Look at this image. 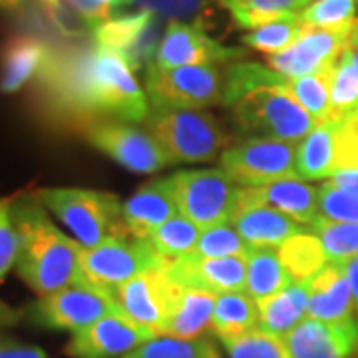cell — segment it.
<instances>
[{"mask_svg":"<svg viewBox=\"0 0 358 358\" xmlns=\"http://www.w3.org/2000/svg\"><path fill=\"white\" fill-rule=\"evenodd\" d=\"M358 114V72L350 62L348 52H343L331 72V117L333 122H345Z\"/></svg>","mask_w":358,"mask_h":358,"instance_id":"cell-33","label":"cell"},{"mask_svg":"<svg viewBox=\"0 0 358 358\" xmlns=\"http://www.w3.org/2000/svg\"><path fill=\"white\" fill-rule=\"evenodd\" d=\"M201 237V229L183 215H176L164 223L145 239L155 255L164 261H173L179 257L192 255Z\"/></svg>","mask_w":358,"mask_h":358,"instance_id":"cell-29","label":"cell"},{"mask_svg":"<svg viewBox=\"0 0 358 358\" xmlns=\"http://www.w3.org/2000/svg\"><path fill=\"white\" fill-rule=\"evenodd\" d=\"M331 72L333 70L289 80L285 86L299 106L315 117L317 124L331 117Z\"/></svg>","mask_w":358,"mask_h":358,"instance_id":"cell-34","label":"cell"},{"mask_svg":"<svg viewBox=\"0 0 358 358\" xmlns=\"http://www.w3.org/2000/svg\"><path fill=\"white\" fill-rule=\"evenodd\" d=\"M319 213L320 217L338 223H358V189L322 183L319 187Z\"/></svg>","mask_w":358,"mask_h":358,"instance_id":"cell-41","label":"cell"},{"mask_svg":"<svg viewBox=\"0 0 358 358\" xmlns=\"http://www.w3.org/2000/svg\"><path fill=\"white\" fill-rule=\"evenodd\" d=\"M154 338L157 336L152 331L114 310L72 334L64 352L70 358H122Z\"/></svg>","mask_w":358,"mask_h":358,"instance_id":"cell-12","label":"cell"},{"mask_svg":"<svg viewBox=\"0 0 358 358\" xmlns=\"http://www.w3.org/2000/svg\"><path fill=\"white\" fill-rule=\"evenodd\" d=\"M358 169V114L346 117L336 129V171Z\"/></svg>","mask_w":358,"mask_h":358,"instance_id":"cell-44","label":"cell"},{"mask_svg":"<svg viewBox=\"0 0 358 358\" xmlns=\"http://www.w3.org/2000/svg\"><path fill=\"white\" fill-rule=\"evenodd\" d=\"M34 195L86 249L112 237L128 235L122 223V203L114 193L82 187H44Z\"/></svg>","mask_w":358,"mask_h":358,"instance_id":"cell-2","label":"cell"},{"mask_svg":"<svg viewBox=\"0 0 358 358\" xmlns=\"http://www.w3.org/2000/svg\"><path fill=\"white\" fill-rule=\"evenodd\" d=\"M294 159V143L253 136L233 143L221 154V169L237 185L255 187L279 179L299 178Z\"/></svg>","mask_w":358,"mask_h":358,"instance_id":"cell-9","label":"cell"},{"mask_svg":"<svg viewBox=\"0 0 358 358\" xmlns=\"http://www.w3.org/2000/svg\"><path fill=\"white\" fill-rule=\"evenodd\" d=\"M18 235L13 219V201L0 197V282L16 265Z\"/></svg>","mask_w":358,"mask_h":358,"instance_id":"cell-42","label":"cell"},{"mask_svg":"<svg viewBox=\"0 0 358 358\" xmlns=\"http://www.w3.org/2000/svg\"><path fill=\"white\" fill-rule=\"evenodd\" d=\"M66 2L70 6H74L78 13L82 14L86 20H90L94 26L106 22L110 18V14H112V8L102 4V2H98V0H66Z\"/></svg>","mask_w":358,"mask_h":358,"instance_id":"cell-46","label":"cell"},{"mask_svg":"<svg viewBox=\"0 0 358 358\" xmlns=\"http://www.w3.org/2000/svg\"><path fill=\"white\" fill-rule=\"evenodd\" d=\"M179 291L181 287L171 281L164 263L115 287L110 293L114 296L115 307L129 320L152 331L155 336H162L167 319L176 307Z\"/></svg>","mask_w":358,"mask_h":358,"instance_id":"cell-11","label":"cell"},{"mask_svg":"<svg viewBox=\"0 0 358 358\" xmlns=\"http://www.w3.org/2000/svg\"><path fill=\"white\" fill-rule=\"evenodd\" d=\"M307 319L322 322H348L355 320V299L343 265L329 263L315 279L308 281Z\"/></svg>","mask_w":358,"mask_h":358,"instance_id":"cell-20","label":"cell"},{"mask_svg":"<svg viewBox=\"0 0 358 358\" xmlns=\"http://www.w3.org/2000/svg\"><path fill=\"white\" fill-rule=\"evenodd\" d=\"M152 16L154 13H150V10L110 16L106 22L94 28L92 42L96 46L110 48V50L120 52L124 56L136 44V40L140 38L141 30L152 20Z\"/></svg>","mask_w":358,"mask_h":358,"instance_id":"cell-30","label":"cell"},{"mask_svg":"<svg viewBox=\"0 0 358 358\" xmlns=\"http://www.w3.org/2000/svg\"><path fill=\"white\" fill-rule=\"evenodd\" d=\"M308 227L320 239L329 263H346L358 257V223H338L319 215Z\"/></svg>","mask_w":358,"mask_h":358,"instance_id":"cell-35","label":"cell"},{"mask_svg":"<svg viewBox=\"0 0 358 358\" xmlns=\"http://www.w3.org/2000/svg\"><path fill=\"white\" fill-rule=\"evenodd\" d=\"M249 247L241 235L229 223H221L217 227L201 231V237L195 245L192 255L203 259H223V257H247Z\"/></svg>","mask_w":358,"mask_h":358,"instance_id":"cell-39","label":"cell"},{"mask_svg":"<svg viewBox=\"0 0 358 358\" xmlns=\"http://www.w3.org/2000/svg\"><path fill=\"white\" fill-rule=\"evenodd\" d=\"M13 219L18 235L16 271L34 293L46 296L80 281L82 245L52 223L34 193L13 201Z\"/></svg>","mask_w":358,"mask_h":358,"instance_id":"cell-1","label":"cell"},{"mask_svg":"<svg viewBox=\"0 0 358 358\" xmlns=\"http://www.w3.org/2000/svg\"><path fill=\"white\" fill-rule=\"evenodd\" d=\"M24 4V0H0V10H16Z\"/></svg>","mask_w":358,"mask_h":358,"instance_id":"cell-50","label":"cell"},{"mask_svg":"<svg viewBox=\"0 0 358 358\" xmlns=\"http://www.w3.org/2000/svg\"><path fill=\"white\" fill-rule=\"evenodd\" d=\"M282 338L293 358H352L358 350V322L305 319Z\"/></svg>","mask_w":358,"mask_h":358,"instance_id":"cell-16","label":"cell"},{"mask_svg":"<svg viewBox=\"0 0 358 358\" xmlns=\"http://www.w3.org/2000/svg\"><path fill=\"white\" fill-rule=\"evenodd\" d=\"M148 126L171 164L211 162L231 143V136L217 117L199 110H154L148 117Z\"/></svg>","mask_w":358,"mask_h":358,"instance_id":"cell-3","label":"cell"},{"mask_svg":"<svg viewBox=\"0 0 358 358\" xmlns=\"http://www.w3.org/2000/svg\"><path fill=\"white\" fill-rule=\"evenodd\" d=\"M36 4L60 36L70 40H82L94 34L96 26L86 20L66 0H36Z\"/></svg>","mask_w":358,"mask_h":358,"instance_id":"cell-40","label":"cell"},{"mask_svg":"<svg viewBox=\"0 0 358 358\" xmlns=\"http://www.w3.org/2000/svg\"><path fill=\"white\" fill-rule=\"evenodd\" d=\"M20 319H22V313H20V310H14V308L8 307L4 301H0V334H2L4 329L14 327Z\"/></svg>","mask_w":358,"mask_h":358,"instance_id":"cell-49","label":"cell"},{"mask_svg":"<svg viewBox=\"0 0 358 358\" xmlns=\"http://www.w3.org/2000/svg\"><path fill=\"white\" fill-rule=\"evenodd\" d=\"M237 126L259 138L296 143L315 129L317 122L285 90V86H261L251 90L231 106Z\"/></svg>","mask_w":358,"mask_h":358,"instance_id":"cell-4","label":"cell"},{"mask_svg":"<svg viewBox=\"0 0 358 358\" xmlns=\"http://www.w3.org/2000/svg\"><path fill=\"white\" fill-rule=\"evenodd\" d=\"M324 183L333 185V187H350V189H358V169H338L334 171L331 178Z\"/></svg>","mask_w":358,"mask_h":358,"instance_id":"cell-47","label":"cell"},{"mask_svg":"<svg viewBox=\"0 0 358 358\" xmlns=\"http://www.w3.org/2000/svg\"><path fill=\"white\" fill-rule=\"evenodd\" d=\"M122 358H221V355L207 338L178 341L169 336H157Z\"/></svg>","mask_w":358,"mask_h":358,"instance_id":"cell-37","label":"cell"},{"mask_svg":"<svg viewBox=\"0 0 358 358\" xmlns=\"http://www.w3.org/2000/svg\"><path fill=\"white\" fill-rule=\"evenodd\" d=\"M308 282H291L282 291L257 301L259 308V329L265 333L287 336L307 319Z\"/></svg>","mask_w":358,"mask_h":358,"instance_id":"cell-23","label":"cell"},{"mask_svg":"<svg viewBox=\"0 0 358 358\" xmlns=\"http://www.w3.org/2000/svg\"><path fill=\"white\" fill-rule=\"evenodd\" d=\"M225 66H183L169 70L150 66L145 70L148 98L157 112L219 106L225 102Z\"/></svg>","mask_w":358,"mask_h":358,"instance_id":"cell-5","label":"cell"},{"mask_svg":"<svg viewBox=\"0 0 358 358\" xmlns=\"http://www.w3.org/2000/svg\"><path fill=\"white\" fill-rule=\"evenodd\" d=\"M221 345L227 358H293L285 338L255 329L235 338H223Z\"/></svg>","mask_w":358,"mask_h":358,"instance_id":"cell-38","label":"cell"},{"mask_svg":"<svg viewBox=\"0 0 358 358\" xmlns=\"http://www.w3.org/2000/svg\"><path fill=\"white\" fill-rule=\"evenodd\" d=\"M346 52H348V56H350V62L355 64V68H357V72H358V48H355V46H348V48H346Z\"/></svg>","mask_w":358,"mask_h":358,"instance_id":"cell-52","label":"cell"},{"mask_svg":"<svg viewBox=\"0 0 358 358\" xmlns=\"http://www.w3.org/2000/svg\"><path fill=\"white\" fill-rule=\"evenodd\" d=\"M305 30H307V24L303 22L301 13L287 14L245 34L243 44L271 56V54H279L291 48L294 42L303 36Z\"/></svg>","mask_w":358,"mask_h":358,"instance_id":"cell-31","label":"cell"},{"mask_svg":"<svg viewBox=\"0 0 358 358\" xmlns=\"http://www.w3.org/2000/svg\"><path fill=\"white\" fill-rule=\"evenodd\" d=\"M0 358H48V355L40 346L0 334Z\"/></svg>","mask_w":358,"mask_h":358,"instance_id":"cell-45","label":"cell"},{"mask_svg":"<svg viewBox=\"0 0 358 358\" xmlns=\"http://www.w3.org/2000/svg\"><path fill=\"white\" fill-rule=\"evenodd\" d=\"M243 54V50L223 46L221 42L205 34L201 22L183 24L171 20L152 66L164 70L183 66H225L235 58H241Z\"/></svg>","mask_w":358,"mask_h":358,"instance_id":"cell-13","label":"cell"},{"mask_svg":"<svg viewBox=\"0 0 358 358\" xmlns=\"http://www.w3.org/2000/svg\"><path fill=\"white\" fill-rule=\"evenodd\" d=\"M277 255L294 282H308L329 265L324 247L313 231L296 233L277 249Z\"/></svg>","mask_w":358,"mask_h":358,"instance_id":"cell-25","label":"cell"},{"mask_svg":"<svg viewBox=\"0 0 358 358\" xmlns=\"http://www.w3.org/2000/svg\"><path fill=\"white\" fill-rule=\"evenodd\" d=\"M259 329L257 301L245 293H225L215 299L211 331L219 341L235 338Z\"/></svg>","mask_w":358,"mask_h":358,"instance_id":"cell-26","label":"cell"},{"mask_svg":"<svg viewBox=\"0 0 358 358\" xmlns=\"http://www.w3.org/2000/svg\"><path fill=\"white\" fill-rule=\"evenodd\" d=\"M225 102L223 106H233L245 94L261 86H287L289 78L277 74L267 66L257 64V62H233L225 66Z\"/></svg>","mask_w":358,"mask_h":358,"instance_id":"cell-32","label":"cell"},{"mask_svg":"<svg viewBox=\"0 0 358 358\" xmlns=\"http://www.w3.org/2000/svg\"><path fill=\"white\" fill-rule=\"evenodd\" d=\"M179 215L201 231L229 223L239 185L223 169H185L167 176Z\"/></svg>","mask_w":358,"mask_h":358,"instance_id":"cell-6","label":"cell"},{"mask_svg":"<svg viewBox=\"0 0 358 358\" xmlns=\"http://www.w3.org/2000/svg\"><path fill=\"white\" fill-rule=\"evenodd\" d=\"M178 205L169 187V179L148 181L122 203V223L129 237L145 241L157 227L178 215Z\"/></svg>","mask_w":358,"mask_h":358,"instance_id":"cell-18","label":"cell"},{"mask_svg":"<svg viewBox=\"0 0 358 358\" xmlns=\"http://www.w3.org/2000/svg\"><path fill=\"white\" fill-rule=\"evenodd\" d=\"M291 277L282 267L275 249H249L247 253V281L245 294L261 301L291 285Z\"/></svg>","mask_w":358,"mask_h":358,"instance_id":"cell-27","label":"cell"},{"mask_svg":"<svg viewBox=\"0 0 358 358\" xmlns=\"http://www.w3.org/2000/svg\"><path fill=\"white\" fill-rule=\"evenodd\" d=\"M80 281L98 289L112 291L150 268L159 267L166 261L152 251V247L129 235L112 237L96 247H80Z\"/></svg>","mask_w":358,"mask_h":358,"instance_id":"cell-7","label":"cell"},{"mask_svg":"<svg viewBox=\"0 0 358 358\" xmlns=\"http://www.w3.org/2000/svg\"><path fill=\"white\" fill-rule=\"evenodd\" d=\"M348 34L350 32H334L307 26L303 36L291 48L267 56V64L271 70L289 80L333 70L343 52L348 48Z\"/></svg>","mask_w":358,"mask_h":358,"instance_id":"cell-14","label":"cell"},{"mask_svg":"<svg viewBox=\"0 0 358 358\" xmlns=\"http://www.w3.org/2000/svg\"><path fill=\"white\" fill-rule=\"evenodd\" d=\"M167 275L179 287L199 289L219 296L225 293H241L247 281V257L203 259L185 255L166 261Z\"/></svg>","mask_w":358,"mask_h":358,"instance_id":"cell-15","label":"cell"},{"mask_svg":"<svg viewBox=\"0 0 358 358\" xmlns=\"http://www.w3.org/2000/svg\"><path fill=\"white\" fill-rule=\"evenodd\" d=\"M348 46H355V48H358V18H357V22L352 24V28H350V34H348Z\"/></svg>","mask_w":358,"mask_h":358,"instance_id":"cell-51","label":"cell"},{"mask_svg":"<svg viewBox=\"0 0 358 358\" xmlns=\"http://www.w3.org/2000/svg\"><path fill=\"white\" fill-rule=\"evenodd\" d=\"M46 40L34 34H13L0 46V92L14 94L40 76L50 58Z\"/></svg>","mask_w":358,"mask_h":358,"instance_id":"cell-19","label":"cell"},{"mask_svg":"<svg viewBox=\"0 0 358 358\" xmlns=\"http://www.w3.org/2000/svg\"><path fill=\"white\" fill-rule=\"evenodd\" d=\"M84 138L103 155L134 173H155L171 166L169 155L150 129H141L115 120L94 122L82 129Z\"/></svg>","mask_w":358,"mask_h":358,"instance_id":"cell-10","label":"cell"},{"mask_svg":"<svg viewBox=\"0 0 358 358\" xmlns=\"http://www.w3.org/2000/svg\"><path fill=\"white\" fill-rule=\"evenodd\" d=\"M120 310L110 291L78 281L56 293L40 296L28 307L32 324L48 331H70L74 334L106 315Z\"/></svg>","mask_w":358,"mask_h":358,"instance_id":"cell-8","label":"cell"},{"mask_svg":"<svg viewBox=\"0 0 358 358\" xmlns=\"http://www.w3.org/2000/svg\"><path fill=\"white\" fill-rule=\"evenodd\" d=\"M308 2L310 0H219L233 24L243 30H255L281 16L305 10Z\"/></svg>","mask_w":358,"mask_h":358,"instance_id":"cell-28","label":"cell"},{"mask_svg":"<svg viewBox=\"0 0 358 358\" xmlns=\"http://www.w3.org/2000/svg\"><path fill=\"white\" fill-rule=\"evenodd\" d=\"M138 6L141 10H150L157 14L162 18H197V22H201V14L207 8L205 0H138Z\"/></svg>","mask_w":358,"mask_h":358,"instance_id":"cell-43","label":"cell"},{"mask_svg":"<svg viewBox=\"0 0 358 358\" xmlns=\"http://www.w3.org/2000/svg\"><path fill=\"white\" fill-rule=\"evenodd\" d=\"M215 299V294L199 289L181 287L176 307L167 319L162 336L178 341H201L205 333L211 329Z\"/></svg>","mask_w":358,"mask_h":358,"instance_id":"cell-22","label":"cell"},{"mask_svg":"<svg viewBox=\"0 0 358 358\" xmlns=\"http://www.w3.org/2000/svg\"><path fill=\"white\" fill-rule=\"evenodd\" d=\"M301 18L308 28L350 32L357 22V0H315L301 10Z\"/></svg>","mask_w":358,"mask_h":358,"instance_id":"cell-36","label":"cell"},{"mask_svg":"<svg viewBox=\"0 0 358 358\" xmlns=\"http://www.w3.org/2000/svg\"><path fill=\"white\" fill-rule=\"evenodd\" d=\"M247 205H267L299 225H310L319 217V189L299 178L279 179L255 187H239L235 211Z\"/></svg>","mask_w":358,"mask_h":358,"instance_id":"cell-17","label":"cell"},{"mask_svg":"<svg viewBox=\"0 0 358 358\" xmlns=\"http://www.w3.org/2000/svg\"><path fill=\"white\" fill-rule=\"evenodd\" d=\"M231 225L249 249H279L296 233L305 231L303 225L267 205L239 207L231 217Z\"/></svg>","mask_w":358,"mask_h":358,"instance_id":"cell-21","label":"cell"},{"mask_svg":"<svg viewBox=\"0 0 358 358\" xmlns=\"http://www.w3.org/2000/svg\"><path fill=\"white\" fill-rule=\"evenodd\" d=\"M336 129L338 122H320L296 148L294 166L303 181L327 179L336 171Z\"/></svg>","mask_w":358,"mask_h":358,"instance_id":"cell-24","label":"cell"},{"mask_svg":"<svg viewBox=\"0 0 358 358\" xmlns=\"http://www.w3.org/2000/svg\"><path fill=\"white\" fill-rule=\"evenodd\" d=\"M343 265V271H345L346 279L350 282V289H352V299H355V308L358 313V257L346 261V263H338Z\"/></svg>","mask_w":358,"mask_h":358,"instance_id":"cell-48","label":"cell"}]
</instances>
